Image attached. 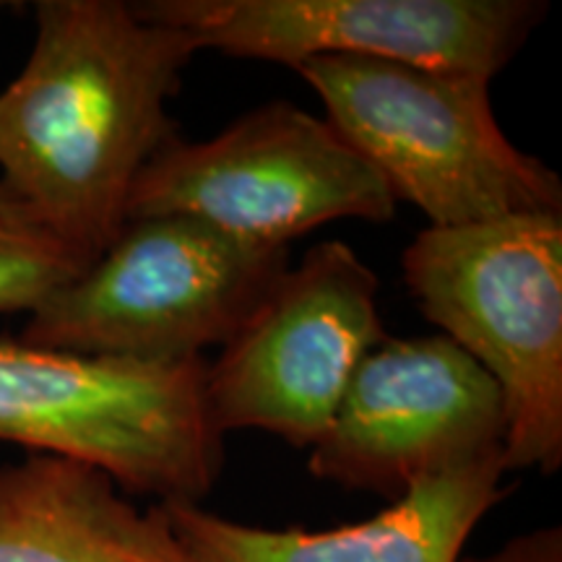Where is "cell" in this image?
<instances>
[{"label": "cell", "instance_id": "1", "mask_svg": "<svg viewBox=\"0 0 562 562\" xmlns=\"http://www.w3.org/2000/svg\"><path fill=\"white\" fill-rule=\"evenodd\" d=\"M34 21L30 58L0 89V186L89 266L175 138L167 102L199 50L123 0H40Z\"/></svg>", "mask_w": 562, "mask_h": 562}, {"label": "cell", "instance_id": "2", "mask_svg": "<svg viewBox=\"0 0 562 562\" xmlns=\"http://www.w3.org/2000/svg\"><path fill=\"white\" fill-rule=\"evenodd\" d=\"M294 70L336 133L430 227L562 214L560 178L505 136L482 76L351 55H321Z\"/></svg>", "mask_w": 562, "mask_h": 562}, {"label": "cell", "instance_id": "3", "mask_svg": "<svg viewBox=\"0 0 562 562\" xmlns=\"http://www.w3.org/2000/svg\"><path fill=\"white\" fill-rule=\"evenodd\" d=\"M406 290L497 383L508 472L562 467V214L427 227L402 258Z\"/></svg>", "mask_w": 562, "mask_h": 562}, {"label": "cell", "instance_id": "4", "mask_svg": "<svg viewBox=\"0 0 562 562\" xmlns=\"http://www.w3.org/2000/svg\"><path fill=\"white\" fill-rule=\"evenodd\" d=\"M0 442L102 469L131 495L199 505L224 467L206 362L146 364L0 341Z\"/></svg>", "mask_w": 562, "mask_h": 562}, {"label": "cell", "instance_id": "5", "mask_svg": "<svg viewBox=\"0 0 562 562\" xmlns=\"http://www.w3.org/2000/svg\"><path fill=\"white\" fill-rule=\"evenodd\" d=\"M290 266L191 216L128 220L100 258L34 307L21 341L146 364L227 344Z\"/></svg>", "mask_w": 562, "mask_h": 562}, {"label": "cell", "instance_id": "6", "mask_svg": "<svg viewBox=\"0 0 562 562\" xmlns=\"http://www.w3.org/2000/svg\"><path fill=\"white\" fill-rule=\"evenodd\" d=\"M396 195L326 117L250 110L206 140L175 136L138 175L128 220L191 216L235 240L286 248L339 220L391 222Z\"/></svg>", "mask_w": 562, "mask_h": 562}, {"label": "cell", "instance_id": "7", "mask_svg": "<svg viewBox=\"0 0 562 562\" xmlns=\"http://www.w3.org/2000/svg\"><path fill=\"white\" fill-rule=\"evenodd\" d=\"M378 277L349 245H313L206 364V412L222 435L263 430L313 448L360 362L385 339Z\"/></svg>", "mask_w": 562, "mask_h": 562}, {"label": "cell", "instance_id": "8", "mask_svg": "<svg viewBox=\"0 0 562 562\" xmlns=\"http://www.w3.org/2000/svg\"><path fill=\"white\" fill-rule=\"evenodd\" d=\"M140 19L186 34L195 50L297 68L351 55L492 81L550 3L542 0H144Z\"/></svg>", "mask_w": 562, "mask_h": 562}, {"label": "cell", "instance_id": "9", "mask_svg": "<svg viewBox=\"0 0 562 562\" xmlns=\"http://www.w3.org/2000/svg\"><path fill=\"white\" fill-rule=\"evenodd\" d=\"M497 383L448 336L385 339L355 370L311 472L396 501L422 476L503 448Z\"/></svg>", "mask_w": 562, "mask_h": 562}, {"label": "cell", "instance_id": "10", "mask_svg": "<svg viewBox=\"0 0 562 562\" xmlns=\"http://www.w3.org/2000/svg\"><path fill=\"white\" fill-rule=\"evenodd\" d=\"M503 448L422 476L368 521L326 531L261 529L201 505H165L193 562H459L503 497Z\"/></svg>", "mask_w": 562, "mask_h": 562}, {"label": "cell", "instance_id": "11", "mask_svg": "<svg viewBox=\"0 0 562 562\" xmlns=\"http://www.w3.org/2000/svg\"><path fill=\"white\" fill-rule=\"evenodd\" d=\"M0 562H193L161 503L133 505L110 474L60 456L0 463Z\"/></svg>", "mask_w": 562, "mask_h": 562}, {"label": "cell", "instance_id": "12", "mask_svg": "<svg viewBox=\"0 0 562 562\" xmlns=\"http://www.w3.org/2000/svg\"><path fill=\"white\" fill-rule=\"evenodd\" d=\"M83 269L87 263L0 186V313L30 315Z\"/></svg>", "mask_w": 562, "mask_h": 562}, {"label": "cell", "instance_id": "13", "mask_svg": "<svg viewBox=\"0 0 562 562\" xmlns=\"http://www.w3.org/2000/svg\"><path fill=\"white\" fill-rule=\"evenodd\" d=\"M459 562H562V531L554 526V529L521 533L497 552Z\"/></svg>", "mask_w": 562, "mask_h": 562}]
</instances>
